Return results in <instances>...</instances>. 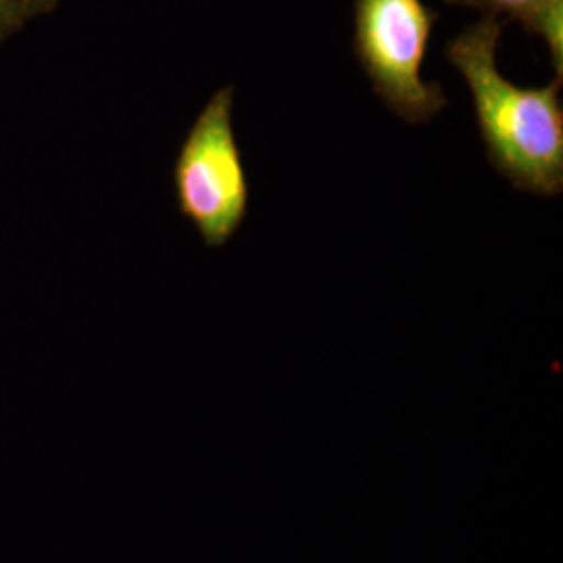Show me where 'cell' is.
<instances>
[{
  "label": "cell",
  "mask_w": 563,
  "mask_h": 563,
  "mask_svg": "<svg viewBox=\"0 0 563 563\" xmlns=\"http://www.w3.org/2000/svg\"><path fill=\"white\" fill-rule=\"evenodd\" d=\"M504 21L486 15L446 44V59L470 88L486 159L528 195L563 190V78L544 88H522L501 76L497 46Z\"/></svg>",
  "instance_id": "obj_1"
},
{
  "label": "cell",
  "mask_w": 563,
  "mask_h": 563,
  "mask_svg": "<svg viewBox=\"0 0 563 563\" xmlns=\"http://www.w3.org/2000/svg\"><path fill=\"white\" fill-rule=\"evenodd\" d=\"M181 216L207 246L234 239L249 213L251 184L234 134V88L218 90L202 107L174 165Z\"/></svg>",
  "instance_id": "obj_2"
},
{
  "label": "cell",
  "mask_w": 563,
  "mask_h": 563,
  "mask_svg": "<svg viewBox=\"0 0 563 563\" xmlns=\"http://www.w3.org/2000/svg\"><path fill=\"white\" fill-rule=\"evenodd\" d=\"M439 13L422 0H355V57L376 97L402 121L426 123L446 107L422 65Z\"/></svg>",
  "instance_id": "obj_3"
},
{
  "label": "cell",
  "mask_w": 563,
  "mask_h": 563,
  "mask_svg": "<svg viewBox=\"0 0 563 563\" xmlns=\"http://www.w3.org/2000/svg\"><path fill=\"white\" fill-rule=\"evenodd\" d=\"M488 15L505 13L520 21L530 34H537L549 46L558 78H563V0H446Z\"/></svg>",
  "instance_id": "obj_4"
},
{
  "label": "cell",
  "mask_w": 563,
  "mask_h": 563,
  "mask_svg": "<svg viewBox=\"0 0 563 563\" xmlns=\"http://www.w3.org/2000/svg\"><path fill=\"white\" fill-rule=\"evenodd\" d=\"M59 0H0V42L15 36L27 23L51 15Z\"/></svg>",
  "instance_id": "obj_5"
}]
</instances>
